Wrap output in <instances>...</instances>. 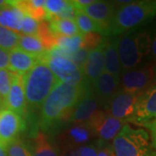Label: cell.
I'll return each instance as SVG.
<instances>
[{
	"label": "cell",
	"mask_w": 156,
	"mask_h": 156,
	"mask_svg": "<svg viewBox=\"0 0 156 156\" xmlns=\"http://www.w3.org/2000/svg\"><path fill=\"white\" fill-rule=\"evenodd\" d=\"M89 87H72L59 82L41 106V128L47 131L59 123L69 122L73 108Z\"/></svg>",
	"instance_id": "cell-1"
},
{
	"label": "cell",
	"mask_w": 156,
	"mask_h": 156,
	"mask_svg": "<svg viewBox=\"0 0 156 156\" xmlns=\"http://www.w3.org/2000/svg\"><path fill=\"white\" fill-rule=\"evenodd\" d=\"M156 17V0L131 1L117 7L109 29L110 36H122L134 30Z\"/></svg>",
	"instance_id": "cell-2"
},
{
	"label": "cell",
	"mask_w": 156,
	"mask_h": 156,
	"mask_svg": "<svg viewBox=\"0 0 156 156\" xmlns=\"http://www.w3.org/2000/svg\"><path fill=\"white\" fill-rule=\"evenodd\" d=\"M27 105L37 108L60 81L44 62H39L22 76Z\"/></svg>",
	"instance_id": "cell-3"
},
{
	"label": "cell",
	"mask_w": 156,
	"mask_h": 156,
	"mask_svg": "<svg viewBox=\"0 0 156 156\" xmlns=\"http://www.w3.org/2000/svg\"><path fill=\"white\" fill-rule=\"evenodd\" d=\"M152 37L148 31L132 30L118 38V54L122 71L142 66L150 56Z\"/></svg>",
	"instance_id": "cell-4"
},
{
	"label": "cell",
	"mask_w": 156,
	"mask_h": 156,
	"mask_svg": "<svg viewBox=\"0 0 156 156\" xmlns=\"http://www.w3.org/2000/svg\"><path fill=\"white\" fill-rule=\"evenodd\" d=\"M111 146L115 156H156L149 133L145 128H133L128 123L123 126Z\"/></svg>",
	"instance_id": "cell-5"
},
{
	"label": "cell",
	"mask_w": 156,
	"mask_h": 156,
	"mask_svg": "<svg viewBox=\"0 0 156 156\" xmlns=\"http://www.w3.org/2000/svg\"><path fill=\"white\" fill-rule=\"evenodd\" d=\"M54 73L57 79L63 83L72 87H83L87 83L83 73L70 59L64 56H53L48 51L40 58Z\"/></svg>",
	"instance_id": "cell-6"
},
{
	"label": "cell",
	"mask_w": 156,
	"mask_h": 156,
	"mask_svg": "<svg viewBox=\"0 0 156 156\" xmlns=\"http://www.w3.org/2000/svg\"><path fill=\"white\" fill-rule=\"evenodd\" d=\"M154 64L148 63L122 72L121 89L134 95H141L155 83Z\"/></svg>",
	"instance_id": "cell-7"
},
{
	"label": "cell",
	"mask_w": 156,
	"mask_h": 156,
	"mask_svg": "<svg viewBox=\"0 0 156 156\" xmlns=\"http://www.w3.org/2000/svg\"><path fill=\"white\" fill-rule=\"evenodd\" d=\"M139 95L125 92L120 89L103 107V110L114 118L130 122L134 117Z\"/></svg>",
	"instance_id": "cell-8"
},
{
	"label": "cell",
	"mask_w": 156,
	"mask_h": 156,
	"mask_svg": "<svg viewBox=\"0 0 156 156\" xmlns=\"http://www.w3.org/2000/svg\"><path fill=\"white\" fill-rule=\"evenodd\" d=\"M87 123L91 128L95 137H98L99 140L108 143L115 138L127 122L114 118L108 115L103 109H100Z\"/></svg>",
	"instance_id": "cell-9"
},
{
	"label": "cell",
	"mask_w": 156,
	"mask_h": 156,
	"mask_svg": "<svg viewBox=\"0 0 156 156\" xmlns=\"http://www.w3.org/2000/svg\"><path fill=\"white\" fill-rule=\"evenodd\" d=\"M116 9L115 2L95 1L93 4L79 10L84 12L87 16H89L91 19H93L96 23L100 25L103 35L110 36V23Z\"/></svg>",
	"instance_id": "cell-10"
},
{
	"label": "cell",
	"mask_w": 156,
	"mask_h": 156,
	"mask_svg": "<svg viewBox=\"0 0 156 156\" xmlns=\"http://www.w3.org/2000/svg\"><path fill=\"white\" fill-rule=\"evenodd\" d=\"M156 118V83L140 95L134 117L130 122L142 126Z\"/></svg>",
	"instance_id": "cell-11"
},
{
	"label": "cell",
	"mask_w": 156,
	"mask_h": 156,
	"mask_svg": "<svg viewBox=\"0 0 156 156\" xmlns=\"http://www.w3.org/2000/svg\"><path fill=\"white\" fill-rule=\"evenodd\" d=\"M101 103L93 93L91 86L86 89L85 93L73 108L69 122L71 124L87 123L98 110Z\"/></svg>",
	"instance_id": "cell-12"
},
{
	"label": "cell",
	"mask_w": 156,
	"mask_h": 156,
	"mask_svg": "<svg viewBox=\"0 0 156 156\" xmlns=\"http://www.w3.org/2000/svg\"><path fill=\"white\" fill-rule=\"evenodd\" d=\"M24 128L22 116L7 108L0 110V143L7 147Z\"/></svg>",
	"instance_id": "cell-13"
},
{
	"label": "cell",
	"mask_w": 156,
	"mask_h": 156,
	"mask_svg": "<svg viewBox=\"0 0 156 156\" xmlns=\"http://www.w3.org/2000/svg\"><path fill=\"white\" fill-rule=\"evenodd\" d=\"M94 137L95 135L88 123L71 124L60 134L59 143L64 150L85 145Z\"/></svg>",
	"instance_id": "cell-14"
},
{
	"label": "cell",
	"mask_w": 156,
	"mask_h": 156,
	"mask_svg": "<svg viewBox=\"0 0 156 156\" xmlns=\"http://www.w3.org/2000/svg\"><path fill=\"white\" fill-rule=\"evenodd\" d=\"M4 105L6 107L7 109L16 113L20 116L25 114L27 102L24 94L22 76L13 73L11 89Z\"/></svg>",
	"instance_id": "cell-15"
},
{
	"label": "cell",
	"mask_w": 156,
	"mask_h": 156,
	"mask_svg": "<svg viewBox=\"0 0 156 156\" xmlns=\"http://www.w3.org/2000/svg\"><path fill=\"white\" fill-rule=\"evenodd\" d=\"M91 89L101 105L104 107L121 89L120 80L105 71L91 84Z\"/></svg>",
	"instance_id": "cell-16"
},
{
	"label": "cell",
	"mask_w": 156,
	"mask_h": 156,
	"mask_svg": "<svg viewBox=\"0 0 156 156\" xmlns=\"http://www.w3.org/2000/svg\"><path fill=\"white\" fill-rule=\"evenodd\" d=\"M82 71L83 73L87 83L90 86L102 73L105 72L103 44L89 51L87 60L84 63L83 67L82 68Z\"/></svg>",
	"instance_id": "cell-17"
},
{
	"label": "cell",
	"mask_w": 156,
	"mask_h": 156,
	"mask_svg": "<svg viewBox=\"0 0 156 156\" xmlns=\"http://www.w3.org/2000/svg\"><path fill=\"white\" fill-rule=\"evenodd\" d=\"M39 62L38 57L29 54L18 47L9 53V69L20 76L29 72Z\"/></svg>",
	"instance_id": "cell-18"
},
{
	"label": "cell",
	"mask_w": 156,
	"mask_h": 156,
	"mask_svg": "<svg viewBox=\"0 0 156 156\" xmlns=\"http://www.w3.org/2000/svg\"><path fill=\"white\" fill-rule=\"evenodd\" d=\"M105 71L120 80L122 72L119 54H118V38H107L103 40Z\"/></svg>",
	"instance_id": "cell-19"
},
{
	"label": "cell",
	"mask_w": 156,
	"mask_h": 156,
	"mask_svg": "<svg viewBox=\"0 0 156 156\" xmlns=\"http://www.w3.org/2000/svg\"><path fill=\"white\" fill-rule=\"evenodd\" d=\"M23 16L24 13L17 7L15 1H10L8 5L0 10V25L20 32Z\"/></svg>",
	"instance_id": "cell-20"
},
{
	"label": "cell",
	"mask_w": 156,
	"mask_h": 156,
	"mask_svg": "<svg viewBox=\"0 0 156 156\" xmlns=\"http://www.w3.org/2000/svg\"><path fill=\"white\" fill-rule=\"evenodd\" d=\"M28 147L31 156H59L56 147L43 132H39L34 137Z\"/></svg>",
	"instance_id": "cell-21"
},
{
	"label": "cell",
	"mask_w": 156,
	"mask_h": 156,
	"mask_svg": "<svg viewBox=\"0 0 156 156\" xmlns=\"http://www.w3.org/2000/svg\"><path fill=\"white\" fill-rule=\"evenodd\" d=\"M15 4L21 11L38 22L44 20L46 17L44 0H26L15 1Z\"/></svg>",
	"instance_id": "cell-22"
},
{
	"label": "cell",
	"mask_w": 156,
	"mask_h": 156,
	"mask_svg": "<svg viewBox=\"0 0 156 156\" xmlns=\"http://www.w3.org/2000/svg\"><path fill=\"white\" fill-rule=\"evenodd\" d=\"M17 47L32 56L40 58L47 52L37 35H21Z\"/></svg>",
	"instance_id": "cell-23"
},
{
	"label": "cell",
	"mask_w": 156,
	"mask_h": 156,
	"mask_svg": "<svg viewBox=\"0 0 156 156\" xmlns=\"http://www.w3.org/2000/svg\"><path fill=\"white\" fill-rule=\"evenodd\" d=\"M49 23L52 32L56 36L74 37L81 34L75 20L58 19V20L50 21Z\"/></svg>",
	"instance_id": "cell-24"
},
{
	"label": "cell",
	"mask_w": 156,
	"mask_h": 156,
	"mask_svg": "<svg viewBox=\"0 0 156 156\" xmlns=\"http://www.w3.org/2000/svg\"><path fill=\"white\" fill-rule=\"evenodd\" d=\"M75 22L77 25L79 31L82 35L95 32L103 35L102 30L98 23L91 19L89 16H87L84 12L76 9V16H75Z\"/></svg>",
	"instance_id": "cell-25"
},
{
	"label": "cell",
	"mask_w": 156,
	"mask_h": 156,
	"mask_svg": "<svg viewBox=\"0 0 156 156\" xmlns=\"http://www.w3.org/2000/svg\"><path fill=\"white\" fill-rule=\"evenodd\" d=\"M45 50L49 51L56 45V35L52 32L50 23L46 20L39 22L38 30L37 33Z\"/></svg>",
	"instance_id": "cell-26"
},
{
	"label": "cell",
	"mask_w": 156,
	"mask_h": 156,
	"mask_svg": "<svg viewBox=\"0 0 156 156\" xmlns=\"http://www.w3.org/2000/svg\"><path fill=\"white\" fill-rule=\"evenodd\" d=\"M21 35L0 25V48L11 51L17 48Z\"/></svg>",
	"instance_id": "cell-27"
},
{
	"label": "cell",
	"mask_w": 156,
	"mask_h": 156,
	"mask_svg": "<svg viewBox=\"0 0 156 156\" xmlns=\"http://www.w3.org/2000/svg\"><path fill=\"white\" fill-rule=\"evenodd\" d=\"M69 1L66 0H47L45 1L44 7L46 11L45 19L49 22L52 21L55 17L60 14L68 5Z\"/></svg>",
	"instance_id": "cell-28"
},
{
	"label": "cell",
	"mask_w": 156,
	"mask_h": 156,
	"mask_svg": "<svg viewBox=\"0 0 156 156\" xmlns=\"http://www.w3.org/2000/svg\"><path fill=\"white\" fill-rule=\"evenodd\" d=\"M13 73L9 69H0V101L3 104L11 89Z\"/></svg>",
	"instance_id": "cell-29"
},
{
	"label": "cell",
	"mask_w": 156,
	"mask_h": 156,
	"mask_svg": "<svg viewBox=\"0 0 156 156\" xmlns=\"http://www.w3.org/2000/svg\"><path fill=\"white\" fill-rule=\"evenodd\" d=\"M8 156H31L28 145L21 140L16 139L6 147Z\"/></svg>",
	"instance_id": "cell-30"
},
{
	"label": "cell",
	"mask_w": 156,
	"mask_h": 156,
	"mask_svg": "<svg viewBox=\"0 0 156 156\" xmlns=\"http://www.w3.org/2000/svg\"><path fill=\"white\" fill-rule=\"evenodd\" d=\"M102 42H103V38L101 34L95 33V32L85 34L83 35L82 48L90 51L100 46L102 44Z\"/></svg>",
	"instance_id": "cell-31"
},
{
	"label": "cell",
	"mask_w": 156,
	"mask_h": 156,
	"mask_svg": "<svg viewBox=\"0 0 156 156\" xmlns=\"http://www.w3.org/2000/svg\"><path fill=\"white\" fill-rule=\"evenodd\" d=\"M39 22L34 19L29 15L24 14L23 17L22 24H21V30L23 35H37L38 30Z\"/></svg>",
	"instance_id": "cell-32"
},
{
	"label": "cell",
	"mask_w": 156,
	"mask_h": 156,
	"mask_svg": "<svg viewBox=\"0 0 156 156\" xmlns=\"http://www.w3.org/2000/svg\"><path fill=\"white\" fill-rule=\"evenodd\" d=\"M100 140L90 143V144H85L83 146L79 147V154L80 156H96L100 147Z\"/></svg>",
	"instance_id": "cell-33"
},
{
	"label": "cell",
	"mask_w": 156,
	"mask_h": 156,
	"mask_svg": "<svg viewBox=\"0 0 156 156\" xmlns=\"http://www.w3.org/2000/svg\"><path fill=\"white\" fill-rule=\"evenodd\" d=\"M89 50H85L83 48H81L80 50H77L76 53H74L70 58V60L77 66L78 68H80L82 69V68L83 67L84 63L87 60V57L89 55Z\"/></svg>",
	"instance_id": "cell-34"
},
{
	"label": "cell",
	"mask_w": 156,
	"mask_h": 156,
	"mask_svg": "<svg viewBox=\"0 0 156 156\" xmlns=\"http://www.w3.org/2000/svg\"><path fill=\"white\" fill-rule=\"evenodd\" d=\"M141 127H144V128H147L149 130L151 143H152L153 147L156 150V118L152 120L151 122H148L143 124Z\"/></svg>",
	"instance_id": "cell-35"
},
{
	"label": "cell",
	"mask_w": 156,
	"mask_h": 156,
	"mask_svg": "<svg viewBox=\"0 0 156 156\" xmlns=\"http://www.w3.org/2000/svg\"><path fill=\"white\" fill-rule=\"evenodd\" d=\"M96 156H115L112 146L108 144L107 142L101 141L99 151H98Z\"/></svg>",
	"instance_id": "cell-36"
},
{
	"label": "cell",
	"mask_w": 156,
	"mask_h": 156,
	"mask_svg": "<svg viewBox=\"0 0 156 156\" xmlns=\"http://www.w3.org/2000/svg\"><path fill=\"white\" fill-rule=\"evenodd\" d=\"M9 69V52L0 48V69Z\"/></svg>",
	"instance_id": "cell-37"
},
{
	"label": "cell",
	"mask_w": 156,
	"mask_h": 156,
	"mask_svg": "<svg viewBox=\"0 0 156 156\" xmlns=\"http://www.w3.org/2000/svg\"><path fill=\"white\" fill-rule=\"evenodd\" d=\"M150 60L153 62V64H156V35L152 39L151 44V51H150Z\"/></svg>",
	"instance_id": "cell-38"
},
{
	"label": "cell",
	"mask_w": 156,
	"mask_h": 156,
	"mask_svg": "<svg viewBox=\"0 0 156 156\" xmlns=\"http://www.w3.org/2000/svg\"><path fill=\"white\" fill-rule=\"evenodd\" d=\"M78 147H72V148L64 149V154L62 156H80Z\"/></svg>",
	"instance_id": "cell-39"
},
{
	"label": "cell",
	"mask_w": 156,
	"mask_h": 156,
	"mask_svg": "<svg viewBox=\"0 0 156 156\" xmlns=\"http://www.w3.org/2000/svg\"><path fill=\"white\" fill-rule=\"evenodd\" d=\"M0 156H8L6 147L4 145H2L1 143H0Z\"/></svg>",
	"instance_id": "cell-40"
},
{
	"label": "cell",
	"mask_w": 156,
	"mask_h": 156,
	"mask_svg": "<svg viewBox=\"0 0 156 156\" xmlns=\"http://www.w3.org/2000/svg\"><path fill=\"white\" fill-rule=\"evenodd\" d=\"M10 4V1H7V0H0V10L3 9L4 7H5Z\"/></svg>",
	"instance_id": "cell-41"
},
{
	"label": "cell",
	"mask_w": 156,
	"mask_h": 156,
	"mask_svg": "<svg viewBox=\"0 0 156 156\" xmlns=\"http://www.w3.org/2000/svg\"><path fill=\"white\" fill-rule=\"evenodd\" d=\"M154 75H155V82H156V64H154Z\"/></svg>",
	"instance_id": "cell-42"
},
{
	"label": "cell",
	"mask_w": 156,
	"mask_h": 156,
	"mask_svg": "<svg viewBox=\"0 0 156 156\" xmlns=\"http://www.w3.org/2000/svg\"><path fill=\"white\" fill-rule=\"evenodd\" d=\"M0 102H1V103H2V101H0Z\"/></svg>",
	"instance_id": "cell-43"
}]
</instances>
